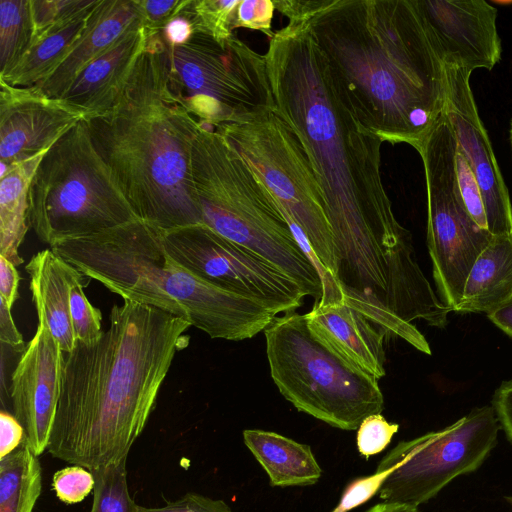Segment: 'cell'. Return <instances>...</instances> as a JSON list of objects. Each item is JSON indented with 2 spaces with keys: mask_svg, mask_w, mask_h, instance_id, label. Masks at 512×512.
<instances>
[{
  "mask_svg": "<svg viewBox=\"0 0 512 512\" xmlns=\"http://www.w3.org/2000/svg\"><path fill=\"white\" fill-rule=\"evenodd\" d=\"M311 333L353 368L379 381L385 376L386 334L344 301L316 302L305 314Z\"/></svg>",
  "mask_w": 512,
  "mask_h": 512,
  "instance_id": "obj_17",
  "label": "cell"
},
{
  "mask_svg": "<svg viewBox=\"0 0 512 512\" xmlns=\"http://www.w3.org/2000/svg\"><path fill=\"white\" fill-rule=\"evenodd\" d=\"M191 172L203 223L280 269L318 302L323 292L318 270L274 196L218 132L200 125Z\"/></svg>",
  "mask_w": 512,
  "mask_h": 512,
  "instance_id": "obj_5",
  "label": "cell"
},
{
  "mask_svg": "<svg viewBox=\"0 0 512 512\" xmlns=\"http://www.w3.org/2000/svg\"><path fill=\"white\" fill-rule=\"evenodd\" d=\"M243 440L272 486H308L321 477L322 469L308 445L260 429L244 430Z\"/></svg>",
  "mask_w": 512,
  "mask_h": 512,
  "instance_id": "obj_22",
  "label": "cell"
},
{
  "mask_svg": "<svg viewBox=\"0 0 512 512\" xmlns=\"http://www.w3.org/2000/svg\"><path fill=\"white\" fill-rule=\"evenodd\" d=\"M500 429L493 406L485 405L443 429L400 442L376 469L387 472L380 498L416 507L427 502L456 477L478 469Z\"/></svg>",
  "mask_w": 512,
  "mask_h": 512,
  "instance_id": "obj_11",
  "label": "cell"
},
{
  "mask_svg": "<svg viewBox=\"0 0 512 512\" xmlns=\"http://www.w3.org/2000/svg\"><path fill=\"white\" fill-rule=\"evenodd\" d=\"M190 326L153 306L115 304L97 342L64 353L48 453L89 470L128 458Z\"/></svg>",
  "mask_w": 512,
  "mask_h": 512,
  "instance_id": "obj_2",
  "label": "cell"
},
{
  "mask_svg": "<svg viewBox=\"0 0 512 512\" xmlns=\"http://www.w3.org/2000/svg\"><path fill=\"white\" fill-rule=\"evenodd\" d=\"M386 476L387 472H375L373 475L352 481L344 490L333 512H347L368 501L379 492Z\"/></svg>",
  "mask_w": 512,
  "mask_h": 512,
  "instance_id": "obj_37",
  "label": "cell"
},
{
  "mask_svg": "<svg viewBox=\"0 0 512 512\" xmlns=\"http://www.w3.org/2000/svg\"><path fill=\"white\" fill-rule=\"evenodd\" d=\"M165 252L204 281L258 300L276 313L296 311L306 296L280 269L204 223L161 231Z\"/></svg>",
  "mask_w": 512,
  "mask_h": 512,
  "instance_id": "obj_12",
  "label": "cell"
},
{
  "mask_svg": "<svg viewBox=\"0 0 512 512\" xmlns=\"http://www.w3.org/2000/svg\"><path fill=\"white\" fill-rule=\"evenodd\" d=\"M92 472L78 465H71L56 471L52 478V489L63 503L77 504L83 501L94 488Z\"/></svg>",
  "mask_w": 512,
  "mask_h": 512,
  "instance_id": "obj_31",
  "label": "cell"
},
{
  "mask_svg": "<svg viewBox=\"0 0 512 512\" xmlns=\"http://www.w3.org/2000/svg\"><path fill=\"white\" fill-rule=\"evenodd\" d=\"M444 114L452 128L457 148L478 182L487 228L493 236L512 233V204L491 142L479 117L470 87L471 72L446 64Z\"/></svg>",
  "mask_w": 512,
  "mask_h": 512,
  "instance_id": "obj_13",
  "label": "cell"
},
{
  "mask_svg": "<svg viewBox=\"0 0 512 512\" xmlns=\"http://www.w3.org/2000/svg\"><path fill=\"white\" fill-rule=\"evenodd\" d=\"M99 0H30L33 41L88 13Z\"/></svg>",
  "mask_w": 512,
  "mask_h": 512,
  "instance_id": "obj_28",
  "label": "cell"
},
{
  "mask_svg": "<svg viewBox=\"0 0 512 512\" xmlns=\"http://www.w3.org/2000/svg\"><path fill=\"white\" fill-rule=\"evenodd\" d=\"M138 512H233L223 501L198 493H186L180 498L160 507H143Z\"/></svg>",
  "mask_w": 512,
  "mask_h": 512,
  "instance_id": "obj_36",
  "label": "cell"
},
{
  "mask_svg": "<svg viewBox=\"0 0 512 512\" xmlns=\"http://www.w3.org/2000/svg\"><path fill=\"white\" fill-rule=\"evenodd\" d=\"M86 122L138 219L161 231L203 223L191 172L200 123L170 85L163 32L148 38L112 107Z\"/></svg>",
  "mask_w": 512,
  "mask_h": 512,
  "instance_id": "obj_4",
  "label": "cell"
},
{
  "mask_svg": "<svg viewBox=\"0 0 512 512\" xmlns=\"http://www.w3.org/2000/svg\"><path fill=\"white\" fill-rule=\"evenodd\" d=\"M138 219L97 150L86 121L42 158L29 189V223L43 242L100 233Z\"/></svg>",
  "mask_w": 512,
  "mask_h": 512,
  "instance_id": "obj_6",
  "label": "cell"
},
{
  "mask_svg": "<svg viewBox=\"0 0 512 512\" xmlns=\"http://www.w3.org/2000/svg\"><path fill=\"white\" fill-rule=\"evenodd\" d=\"M488 319L512 338V300L487 314Z\"/></svg>",
  "mask_w": 512,
  "mask_h": 512,
  "instance_id": "obj_43",
  "label": "cell"
},
{
  "mask_svg": "<svg viewBox=\"0 0 512 512\" xmlns=\"http://www.w3.org/2000/svg\"><path fill=\"white\" fill-rule=\"evenodd\" d=\"M46 153L9 165L0 177V255L18 266L19 247L30 226L29 189Z\"/></svg>",
  "mask_w": 512,
  "mask_h": 512,
  "instance_id": "obj_23",
  "label": "cell"
},
{
  "mask_svg": "<svg viewBox=\"0 0 512 512\" xmlns=\"http://www.w3.org/2000/svg\"><path fill=\"white\" fill-rule=\"evenodd\" d=\"M25 441V431L16 417L7 411L0 412V459L14 452Z\"/></svg>",
  "mask_w": 512,
  "mask_h": 512,
  "instance_id": "obj_38",
  "label": "cell"
},
{
  "mask_svg": "<svg viewBox=\"0 0 512 512\" xmlns=\"http://www.w3.org/2000/svg\"><path fill=\"white\" fill-rule=\"evenodd\" d=\"M457 143L443 113L421 149L427 188V245L441 300L454 311L469 272L493 235L469 214L456 177Z\"/></svg>",
  "mask_w": 512,
  "mask_h": 512,
  "instance_id": "obj_10",
  "label": "cell"
},
{
  "mask_svg": "<svg viewBox=\"0 0 512 512\" xmlns=\"http://www.w3.org/2000/svg\"><path fill=\"white\" fill-rule=\"evenodd\" d=\"M366 512H418L416 506L384 502L377 504Z\"/></svg>",
  "mask_w": 512,
  "mask_h": 512,
  "instance_id": "obj_44",
  "label": "cell"
},
{
  "mask_svg": "<svg viewBox=\"0 0 512 512\" xmlns=\"http://www.w3.org/2000/svg\"><path fill=\"white\" fill-rule=\"evenodd\" d=\"M92 10L70 24L37 38L15 66L0 79L18 87H32L45 81L79 42Z\"/></svg>",
  "mask_w": 512,
  "mask_h": 512,
  "instance_id": "obj_24",
  "label": "cell"
},
{
  "mask_svg": "<svg viewBox=\"0 0 512 512\" xmlns=\"http://www.w3.org/2000/svg\"><path fill=\"white\" fill-rule=\"evenodd\" d=\"M12 373V414L25 431L24 445L40 456L49 443L60 398L64 352L52 335L44 314Z\"/></svg>",
  "mask_w": 512,
  "mask_h": 512,
  "instance_id": "obj_14",
  "label": "cell"
},
{
  "mask_svg": "<svg viewBox=\"0 0 512 512\" xmlns=\"http://www.w3.org/2000/svg\"><path fill=\"white\" fill-rule=\"evenodd\" d=\"M20 276L11 261L0 255V298L11 309L18 299Z\"/></svg>",
  "mask_w": 512,
  "mask_h": 512,
  "instance_id": "obj_41",
  "label": "cell"
},
{
  "mask_svg": "<svg viewBox=\"0 0 512 512\" xmlns=\"http://www.w3.org/2000/svg\"><path fill=\"white\" fill-rule=\"evenodd\" d=\"M127 459L90 470L94 476L90 512H138L127 479Z\"/></svg>",
  "mask_w": 512,
  "mask_h": 512,
  "instance_id": "obj_27",
  "label": "cell"
},
{
  "mask_svg": "<svg viewBox=\"0 0 512 512\" xmlns=\"http://www.w3.org/2000/svg\"><path fill=\"white\" fill-rule=\"evenodd\" d=\"M274 10V1L240 0L234 12V29L244 27L258 30L271 38L274 34L271 32Z\"/></svg>",
  "mask_w": 512,
  "mask_h": 512,
  "instance_id": "obj_35",
  "label": "cell"
},
{
  "mask_svg": "<svg viewBox=\"0 0 512 512\" xmlns=\"http://www.w3.org/2000/svg\"><path fill=\"white\" fill-rule=\"evenodd\" d=\"M189 4L177 17L168 23L163 31L164 40L171 46L186 43L194 33L195 28L188 10Z\"/></svg>",
  "mask_w": 512,
  "mask_h": 512,
  "instance_id": "obj_40",
  "label": "cell"
},
{
  "mask_svg": "<svg viewBox=\"0 0 512 512\" xmlns=\"http://www.w3.org/2000/svg\"><path fill=\"white\" fill-rule=\"evenodd\" d=\"M166 46L170 85L203 127L274 107L265 56L236 35L216 40L194 30L186 43Z\"/></svg>",
  "mask_w": 512,
  "mask_h": 512,
  "instance_id": "obj_9",
  "label": "cell"
},
{
  "mask_svg": "<svg viewBox=\"0 0 512 512\" xmlns=\"http://www.w3.org/2000/svg\"><path fill=\"white\" fill-rule=\"evenodd\" d=\"M432 45L444 65L472 73L500 60L497 9L485 0H417Z\"/></svg>",
  "mask_w": 512,
  "mask_h": 512,
  "instance_id": "obj_16",
  "label": "cell"
},
{
  "mask_svg": "<svg viewBox=\"0 0 512 512\" xmlns=\"http://www.w3.org/2000/svg\"><path fill=\"white\" fill-rule=\"evenodd\" d=\"M456 177L462 200L474 221L487 228L486 213L478 182L467 161L456 147Z\"/></svg>",
  "mask_w": 512,
  "mask_h": 512,
  "instance_id": "obj_34",
  "label": "cell"
},
{
  "mask_svg": "<svg viewBox=\"0 0 512 512\" xmlns=\"http://www.w3.org/2000/svg\"><path fill=\"white\" fill-rule=\"evenodd\" d=\"M218 132L304 233L321 266L336 278V258L321 188L299 138L274 107L217 126Z\"/></svg>",
  "mask_w": 512,
  "mask_h": 512,
  "instance_id": "obj_8",
  "label": "cell"
},
{
  "mask_svg": "<svg viewBox=\"0 0 512 512\" xmlns=\"http://www.w3.org/2000/svg\"><path fill=\"white\" fill-rule=\"evenodd\" d=\"M83 274L78 270L72 278L70 287V317L76 342L86 345L97 342L103 331L101 329V312L94 307L83 291Z\"/></svg>",
  "mask_w": 512,
  "mask_h": 512,
  "instance_id": "obj_30",
  "label": "cell"
},
{
  "mask_svg": "<svg viewBox=\"0 0 512 512\" xmlns=\"http://www.w3.org/2000/svg\"><path fill=\"white\" fill-rule=\"evenodd\" d=\"M240 0H191L188 10L195 30L216 40L233 35L234 12Z\"/></svg>",
  "mask_w": 512,
  "mask_h": 512,
  "instance_id": "obj_29",
  "label": "cell"
},
{
  "mask_svg": "<svg viewBox=\"0 0 512 512\" xmlns=\"http://www.w3.org/2000/svg\"><path fill=\"white\" fill-rule=\"evenodd\" d=\"M307 23L359 122L419 151L444 113L446 76L417 0L275 1Z\"/></svg>",
  "mask_w": 512,
  "mask_h": 512,
  "instance_id": "obj_1",
  "label": "cell"
},
{
  "mask_svg": "<svg viewBox=\"0 0 512 512\" xmlns=\"http://www.w3.org/2000/svg\"><path fill=\"white\" fill-rule=\"evenodd\" d=\"M493 406L501 429L512 443V379L503 381L495 390Z\"/></svg>",
  "mask_w": 512,
  "mask_h": 512,
  "instance_id": "obj_39",
  "label": "cell"
},
{
  "mask_svg": "<svg viewBox=\"0 0 512 512\" xmlns=\"http://www.w3.org/2000/svg\"><path fill=\"white\" fill-rule=\"evenodd\" d=\"M25 269L30 277V290L36 310L44 314L63 352H71L76 338L70 317V287L77 269L52 249L37 252Z\"/></svg>",
  "mask_w": 512,
  "mask_h": 512,
  "instance_id": "obj_20",
  "label": "cell"
},
{
  "mask_svg": "<svg viewBox=\"0 0 512 512\" xmlns=\"http://www.w3.org/2000/svg\"><path fill=\"white\" fill-rule=\"evenodd\" d=\"M264 56L274 108L306 151L333 242L398 228L381 176L383 142L354 115L307 23L289 20Z\"/></svg>",
  "mask_w": 512,
  "mask_h": 512,
  "instance_id": "obj_3",
  "label": "cell"
},
{
  "mask_svg": "<svg viewBox=\"0 0 512 512\" xmlns=\"http://www.w3.org/2000/svg\"><path fill=\"white\" fill-rule=\"evenodd\" d=\"M148 38L141 25L129 29L90 62L60 98L81 110L85 121L104 114L115 102Z\"/></svg>",
  "mask_w": 512,
  "mask_h": 512,
  "instance_id": "obj_18",
  "label": "cell"
},
{
  "mask_svg": "<svg viewBox=\"0 0 512 512\" xmlns=\"http://www.w3.org/2000/svg\"><path fill=\"white\" fill-rule=\"evenodd\" d=\"M190 0H136L141 27L148 37L162 33Z\"/></svg>",
  "mask_w": 512,
  "mask_h": 512,
  "instance_id": "obj_33",
  "label": "cell"
},
{
  "mask_svg": "<svg viewBox=\"0 0 512 512\" xmlns=\"http://www.w3.org/2000/svg\"><path fill=\"white\" fill-rule=\"evenodd\" d=\"M85 114L63 98L0 79V162L16 164L46 153Z\"/></svg>",
  "mask_w": 512,
  "mask_h": 512,
  "instance_id": "obj_15",
  "label": "cell"
},
{
  "mask_svg": "<svg viewBox=\"0 0 512 512\" xmlns=\"http://www.w3.org/2000/svg\"><path fill=\"white\" fill-rule=\"evenodd\" d=\"M398 429V424L388 422L381 413L368 416L357 429L358 451L366 458L380 453Z\"/></svg>",
  "mask_w": 512,
  "mask_h": 512,
  "instance_id": "obj_32",
  "label": "cell"
},
{
  "mask_svg": "<svg viewBox=\"0 0 512 512\" xmlns=\"http://www.w3.org/2000/svg\"><path fill=\"white\" fill-rule=\"evenodd\" d=\"M41 491V464L27 446L0 459V512H33Z\"/></svg>",
  "mask_w": 512,
  "mask_h": 512,
  "instance_id": "obj_25",
  "label": "cell"
},
{
  "mask_svg": "<svg viewBox=\"0 0 512 512\" xmlns=\"http://www.w3.org/2000/svg\"><path fill=\"white\" fill-rule=\"evenodd\" d=\"M0 341L16 352L22 353L26 348L23 337L13 320L11 309L2 298H0Z\"/></svg>",
  "mask_w": 512,
  "mask_h": 512,
  "instance_id": "obj_42",
  "label": "cell"
},
{
  "mask_svg": "<svg viewBox=\"0 0 512 512\" xmlns=\"http://www.w3.org/2000/svg\"><path fill=\"white\" fill-rule=\"evenodd\" d=\"M141 25L136 0H99L89 14L85 32L62 64L42 83L32 86L60 98L78 74L129 29Z\"/></svg>",
  "mask_w": 512,
  "mask_h": 512,
  "instance_id": "obj_19",
  "label": "cell"
},
{
  "mask_svg": "<svg viewBox=\"0 0 512 512\" xmlns=\"http://www.w3.org/2000/svg\"><path fill=\"white\" fill-rule=\"evenodd\" d=\"M512 300V233L494 236L467 277L455 312L490 313Z\"/></svg>",
  "mask_w": 512,
  "mask_h": 512,
  "instance_id": "obj_21",
  "label": "cell"
},
{
  "mask_svg": "<svg viewBox=\"0 0 512 512\" xmlns=\"http://www.w3.org/2000/svg\"><path fill=\"white\" fill-rule=\"evenodd\" d=\"M33 40L30 0L0 1V76L22 58Z\"/></svg>",
  "mask_w": 512,
  "mask_h": 512,
  "instance_id": "obj_26",
  "label": "cell"
},
{
  "mask_svg": "<svg viewBox=\"0 0 512 512\" xmlns=\"http://www.w3.org/2000/svg\"><path fill=\"white\" fill-rule=\"evenodd\" d=\"M264 335L273 382L298 411L342 430H356L365 418L383 411L378 381L319 341L305 314L277 315Z\"/></svg>",
  "mask_w": 512,
  "mask_h": 512,
  "instance_id": "obj_7",
  "label": "cell"
},
{
  "mask_svg": "<svg viewBox=\"0 0 512 512\" xmlns=\"http://www.w3.org/2000/svg\"><path fill=\"white\" fill-rule=\"evenodd\" d=\"M510 141H511V145H512V120H511V123H510Z\"/></svg>",
  "mask_w": 512,
  "mask_h": 512,
  "instance_id": "obj_46",
  "label": "cell"
},
{
  "mask_svg": "<svg viewBox=\"0 0 512 512\" xmlns=\"http://www.w3.org/2000/svg\"><path fill=\"white\" fill-rule=\"evenodd\" d=\"M505 499L512 506V496H506Z\"/></svg>",
  "mask_w": 512,
  "mask_h": 512,
  "instance_id": "obj_45",
  "label": "cell"
}]
</instances>
